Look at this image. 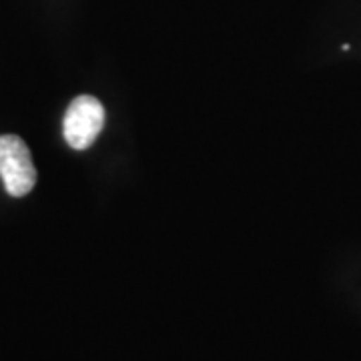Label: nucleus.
I'll list each match as a JSON object with an SVG mask.
<instances>
[{
  "label": "nucleus",
  "mask_w": 361,
  "mask_h": 361,
  "mask_svg": "<svg viewBox=\"0 0 361 361\" xmlns=\"http://www.w3.org/2000/svg\"><path fill=\"white\" fill-rule=\"evenodd\" d=\"M0 177L11 197H25L37 185L30 149L16 135H0Z\"/></svg>",
  "instance_id": "1"
},
{
  "label": "nucleus",
  "mask_w": 361,
  "mask_h": 361,
  "mask_svg": "<svg viewBox=\"0 0 361 361\" xmlns=\"http://www.w3.org/2000/svg\"><path fill=\"white\" fill-rule=\"evenodd\" d=\"M104 125V109L99 99L80 94L68 104L63 121L65 141L71 149L85 151L97 141Z\"/></svg>",
  "instance_id": "2"
}]
</instances>
